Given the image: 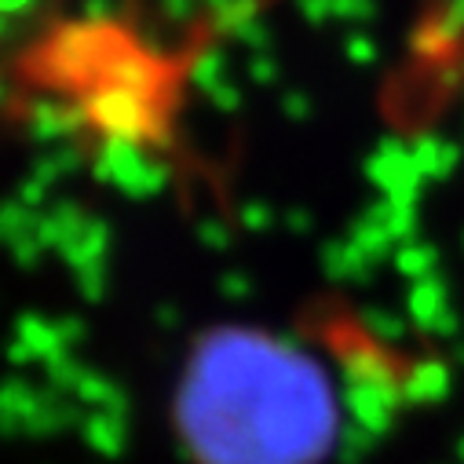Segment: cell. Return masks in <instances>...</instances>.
Segmentation results:
<instances>
[{
    "mask_svg": "<svg viewBox=\"0 0 464 464\" xmlns=\"http://www.w3.org/2000/svg\"><path fill=\"white\" fill-rule=\"evenodd\" d=\"M30 0H0V15H12V12H23Z\"/></svg>",
    "mask_w": 464,
    "mask_h": 464,
    "instance_id": "5bb4252c",
    "label": "cell"
},
{
    "mask_svg": "<svg viewBox=\"0 0 464 464\" xmlns=\"http://www.w3.org/2000/svg\"><path fill=\"white\" fill-rule=\"evenodd\" d=\"M219 293H223L227 300H242V296L249 293V282H246L242 275H223V278H219Z\"/></svg>",
    "mask_w": 464,
    "mask_h": 464,
    "instance_id": "4fadbf2b",
    "label": "cell"
},
{
    "mask_svg": "<svg viewBox=\"0 0 464 464\" xmlns=\"http://www.w3.org/2000/svg\"><path fill=\"white\" fill-rule=\"evenodd\" d=\"M205 5V0H161V19L179 26V23H190L194 12Z\"/></svg>",
    "mask_w": 464,
    "mask_h": 464,
    "instance_id": "8fae6325",
    "label": "cell"
},
{
    "mask_svg": "<svg viewBox=\"0 0 464 464\" xmlns=\"http://www.w3.org/2000/svg\"><path fill=\"white\" fill-rule=\"evenodd\" d=\"M176 431L194 464H318L340 439V410L300 343L223 325L187 359Z\"/></svg>",
    "mask_w": 464,
    "mask_h": 464,
    "instance_id": "6da1fadb",
    "label": "cell"
},
{
    "mask_svg": "<svg viewBox=\"0 0 464 464\" xmlns=\"http://www.w3.org/2000/svg\"><path fill=\"white\" fill-rule=\"evenodd\" d=\"M8 249H12V260H15L19 267H37V264L44 260V253H52V249L41 242V235H37V230H30V235L15 238Z\"/></svg>",
    "mask_w": 464,
    "mask_h": 464,
    "instance_id": "30bf717a",
    "label": "cell"
},
{
    "mask_svg": "<svg viewBox=\"0 0 464 464\" xmlns=\"http://www.w3.org/2000/svg\"><path fill=\"white\" fill-rule=\"evenodd\" d=\"M84 442L102 457H121L129 446V420L118 413H88L81 417Z\"/></svg>",
    "mask_w": 464,
    "mask_h": 464,
    "instance_id": "52a82bcc",
    "label": "cell"
},
{
    "mask_svg": "<svg viewBox=\"0 0 464 464\" xmlns=\"http://www.w3.org/2000/svg\"><path fill=\"white\" fill-rule=\"evenodd\" d=\"M198 242H201L205 249L219 253V249H227L230 235H227V227H219V219H201V223H198Z\"/></svg>",
    "mask_w": 464,
    "mask_h": 464,
    "instance_id": "7c38bea8",
    "label": "cell"
},
{
    "mask_svg": "<svg viewBox=\"0 0 464 464\" xmlns=\"http://www.w3.org/2000/svg\"><path fill=\"white\" fill-rule=\"evenodd\" d=\"M73 399H77L81 406H92V413H118V417L129 413V395L121 392V384L110 381V377L99 373V370H88V373L81 377V384L73 388Z\"/></svg>",
    "mask_w": 464,
    "mask_h": 464,
    "instance_id": "8992f818",
    "label": "cell"
},
{
    "mask_svg": "<svg viewBox=\"0 0 464 464\" xmlns=\"http://www.w3.org/2000/svg\"><path fill=\"white\" fill-rule=\"evenodd\" d=\"M26 125H30V136L41 140V143H63V140H73L77 132H84V113L70 102V99H41L26 110Z\"/></svg>",
    "mask_w": 464,
    "mask_h": 464,
    "instance_id": "3957f363",
    "label": "cell"
},
{
    "mask_svg": "<svg viewBox=\"0 0 464 464\" xmlns=\"http://www.w3.org/2000/svg\"><path fill=\"white\" fill-rule=\"evenodd\" d=\"M187 73L194 77L198 92H201L216 110H238V99H242V95H238L235 81H230L227 63H223V55H219L216 48H201L198 55H190Z\"/></svg>",
    "mask_w": 464,
    "mask_h": 464,
    "instance_id": "277c9868",
    "label": "cell"
},
{
    "mask_svg": "<svg viewBox=\"0 0 464 464\" xmlns=\"http://www.w3.org/2000/svg\"><path fill=\"white\" fill-rule=\"evenodd\" d=\"M37 212L26 208L23 201H5L0 205V246H12L15 238L30 235V230H37Z\"/></svg>",
    "mask_w": 464,
    "mask_h": 464,
    "instance_id": "ba28073f",
    "label": "cell"
},
{
    "mask_svg": "<svg viewBox=\"0 0 464 464\" xmlns=\"http://www.w3.org/2000/svg\"><path fill=\"white\" fill-rule=\"evenodd\" d=\"M15 340L30 352L34 362H52L59 355H66V343L59 333V322L41 318V314H23L15 322Z\"/></svg>",
    "mask_w": 464,
    "mask_h": 464,
    "instance_id": "5b68a950",
    "label": "cell"
},
{
    "mask_svg": "<svg viewBox=\"0 0 464 464\" xmlns=\"http://www.w3.org/2000/svg\"><path fill=\"white\" fill-rule=\"evenodd\" d=\"M95 176L129 198H154L169 183V169L165 161H158V150L125 140H102L95 154Z\"/></svg>",
    "mask_w": 464,
    "mask_h": 464,
    "instance_id": "7a4b0ae2",
    "label": "cell"
},
{
    "mask_svg": "<svg viewBox=\"0 0 464 464\" xmlns=\"http://www.w3.org/2000/svg\"><path fill=\"white\" fill-rule=\"evenodd\" d=\"M77 161H81V154H77L73 147H55V150H48V154H44V158L37 161L34 176H37V179H44V183L52 187L55 179L70 176V172L77 169Z\"/></svg>",
    "mask_w": 464,
    "mask_h": 464,
    "instance_id": "9c48e42d",
    "label": "cell"
}]
</instances>
